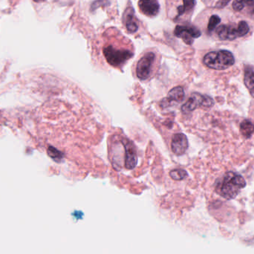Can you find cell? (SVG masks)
<instances>
[{
	"instance_id": "obj_17",
	"label": "cell",
	"mask_w": 254,
	"mask_h": 254,
	"mask_svg": "<svg viewBox=\"0 0 254 254\" xmlns=\"http://www.w3.org/2000/svg\"><path fill=\"white\" fill-rule=\"evenodd\" d=\"M170 176L173 180L181 181L183 180L188 176V173L185 170L177 169V170H173L170 171Z\"/></svg>"
},
{
	"instance_id": "obj_19",
	"label": "cell",
	"mask_w": 254,
	"mask_h": 254,
	"mask_svg": "<svg viewBox=\"0 0 254 254\" xmlns=\"http://www.w3.org/2000/svg\"><path fill=\"white\" fill-rule=\"evenodd\" d=\"M231 1V0H219V1L216 2L215 7H216V8H223L225 6L228 5V3Z\"/></svg>"
},
{
	"instance_id": "obj_20",
	"label": "cell",
	"mask_w": 254,
	"mask_h": 254,
	"mask_svg": "<svg viewBox=\"0 0 254 254\" xmlns=\"http://www.w3.org/2000/svg\"><path fill=\"white\" fill-rule=\"evenodd\" d=\"M34 1H37V2H40V1H46V0H34Z\"/></svg>"
},
{
	"instance_id": "obj_10",
	"label": "cell",
	"mask_w": 254,
	"mask_h": 254,
	"mask_svg": "<svg viewBox=\"0 0 254 254\" xmlns=\"http://www.w3.org/2000/svg\"><path fill=\"white\" fill-rule=\"evenodd\" d=\"M124 145L125 147V167L128 170L134 169L137 165V157L135 147L133 143L128 139L124 140Z\"/></svg>"
},
{
	"instance_id": "obj_7",
	"label": "cell",
	"mask_w": 254,
	"mask_h": 254,
	"mask_svg": "<svg viewBox=\"0 0 254 254\" xmlns=\"http://www.w3.org/2000/svg\"><path fill=\"white\" fill-rule=\"evenodd\" d=\"M216 34L221 40H231L241 37L238 25H222L216 28Z\"/></svg>"
},
{
	"instance_id": "obj_13",
	"label": "cell",
	"mask_w": 254,
	"mask_h": 254,
	"mask_svg": "<svg viewBox=\"0 0 254 254\" xmlns=\"http://www.w3.org/2000/svg\"><path fill=\"white\" fill-rule=\"evenodd\" d=\"M196 1L195 0H182V3L177 6L176 8V13L173 16L174 21H178L184 14L191 11L195 7Z\"/></svg>"
},
{
	"instance_id": "obj_11",
	"label": "cell",
	"mask_w": 254,
	"mask_h": 254,
	"mask_svg": "<svg viewBox=\"0 0 254 254\" xmlns=\"http://www.w3.org/2000/svg\"><path fill=\"white\" fill-rule=\"evenodd\" d=\"M138 7L143 14L149 17H154L159 13L160 4L158 0H139Z\"/></svg>"
},
{
	"instance_id": "obj_15",
	"label": "cell",
	"mask_w": 254,
	"mask_h": 254,
	"mask_svg": "<svg viewBox=\"0 0 254 254\" xmlns=\"http://www.w3.org/2000/svg\"><path fill=\"white\" fill-rule=\"evenodd\" d=\"M244 82L251 95L254 98V70L252 67L246 66L245 68Z\"/></svg>"
},
{
	"instance_id": "obj_9",
	"label": "cell",
	"mask_w": 254,
	"mask_h": 254,
	"mask_svg": "<svg viewBox=\"0 0 254 254\" xmlns=\"http://www.w3.org/2000/svg\"><path fill=\"white\" fill-rule=\"evenodd\" d=\"M185 91L181 86H176L169 92L167 98L163 100L161 103L162 108H167L170 107L172 104H179L182 102L185 98Z\"/></svg>"
},
{
	"instance_id": "obj_4",
	"label": "cell",
	"mask_w": 254,
	"mask_h": 254,
	"mask_svg": "<svg viewBox=\"0 0 254 254\" xmlns=\"http://www.w3.org/2000/svg\"><path fill=\"white\" fill-rule=\"evenodd\" d=\"M213 105L214 101L210 96L195 92L191 95L189 99L182 106V111L185 114H188L194 111L198 107L211 108Z\"/></svg>"
},
{
	"instance_id": "obj_2",
	"label": "cell",
	"mask_w": 254,
	"mask_h": 254,
	"mask_svg": "<svg viewBox=\"0 0 254 254\" xmlns=\"http://www.w3.org/2000/svg\"><path fill=\"white\" fill-rule=\"evenodd\" d=\"M204 65L215 70H225L235 63L234 55L229 51L220 50L207 53L203 59Z\"/></svg>"
},
{
	"instance_id": "obj_12",
	"label": "cell",
	"mask_w": 254,
	"mask_h": 254,
	"mask_svg": "<svg viewBox=\"0 0 254 254\" xmlns=\"http://www.w3.org/2000/svg\"><path fill=\"white\" fill-rule=\"evenodd\" d=\"M123 20L128 33L134 34V33L137 32L138 30V24L136 21L132 7H130L127 9L125 14H124Z\"/></svg>"
},
{
	"instance_id": "obj_5",
	"label": "cell",
	"mask_w": 254,
	"mask_h": 254,
	"mask_svg": "<svg viewBox=\"0 0 254 254\" xmlns=\"http://www.w3.org/2000/svg\"><path fill=\"white\" fill-rule=\"evenodd\" d=\"M155 59H156V56L155 53L147 52L139 60L136 66V74L140 80H147L150 77Z\"/></svg>"
},
{
	"instance_id": "obj_14",
	"label": "cell",
	"mask_w": 254,
	"mask_h": 254,
	"mask_svg": "<svg viewBox=\"0 0 254 254\" xmlns=\"http://www.w3.org/2000/svg\"><path fill=\"white\" fill-rule=\"evenodd\" d=\"M233 8L237 12H241L244 9H248L251 14L254 16V0H234Z\"/></svg>"
},
{
	"instance_id": "obj_18",
	"label": "cell",
	"mask_w": 254,
	"mask_h": 254,
	"mask_svg": "<svg viewBox=\"0 0 254 254\" xmlns=\"http://www.w3.org/2000/svg\"><path fill=\"white\" fill-rule=\"evenodd\" d=\"M221 19L217 15H213L210 16L209 19L208 25H207V29L208 31H212L216 28V27L220 23Z\"/></svg>"
},
{
	"instance_id": "obj_1",
	"label": "cell",
	"mask_w": 254,
	"mask_h": 254,
	"mask_svg": "<svg viewBox=\"0 0 254 254\" xmlns=\"http://www.w3.org/2000/svg\"><path fill=\"white\" fill-rule=\"evenodd\" d=\"M246 186V181L241 175L228 172L216 182V191L224 198L231 200L235 198Z\"/></svg>"
},
{
	"instance_id": "obj_8",
	"label": "cell",
	"mask_w": 254,
	"mask_h": 254,
	"mask_svg": "<svg viewBox=\"0 0 254 254\" xmlns=\"http://www.w3.org/2000/svg\"><path fill=\"white\" fill-rule=\"evenodd\" d=\"M188 148V140L183 133H177L172 137L171 149L173 153L182 155L185 153Z\"/></svg>"
},
{
	"instance_id": "obj_6",
	"label": "cell",
	"mask_w": 254,
	"mask_h": 254,
	"mask_svg": "<svg viewBox=\"0 0 254 254\" xmlns=\"http://www.w3.org/2000/svg\"><path fill=\"white\" fill-rule=\"evenodd\" d=\"M174 34L188 45H192L194 39L198 38L201 35V31L192 25H177Z\"/></svg>"
},
{
	"instance_id": "obj_16",
	"label": "cell",
	"mask_w": 254,
	"mask_h": 254,
	"mask_svg": "<svg viewBox=\"0 0 254 254\" xmlns=\"http://www.w3.org/2000/svg\"><path fill=\"white\" fill-rule=\"evenodd\" d=\"M240 131L245 138H250L254 132V125L250 120H244L240 125Z\"/></svg>"
},
{
	"instance_id": "obj_3",
	"label": "cell",
	"mask_w": 254,
	"mask_h": 254,
	"mask_svg": "<svg viewBox=\"0 0 254 254\" xmlns=\"http://www.w3.org/2000/svg\"><path fill=\"white\" fill-rule=\"evenodd\" d=\"M104 55L107 62L114 67L122 66L133 56V53L131 51L125 49H119L111 45L104 48Z\"/></svg>"
}]
</instances>
